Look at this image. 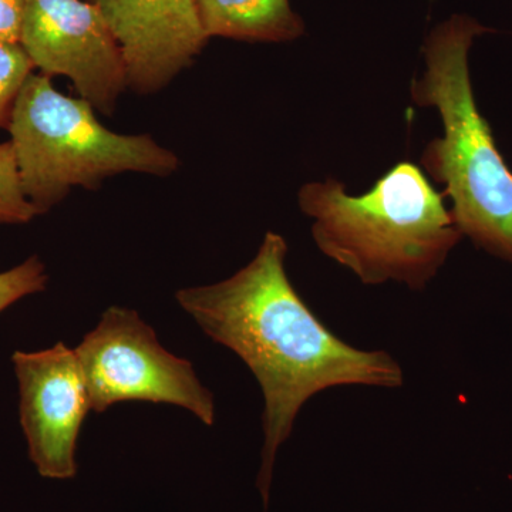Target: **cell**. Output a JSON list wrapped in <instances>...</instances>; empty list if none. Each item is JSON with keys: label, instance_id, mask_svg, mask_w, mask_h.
Returning a JSON list of instances; mask_svg holds the SVG:
<instances>
[{"label": "cell", "instance_id": "cell-9", "mask_svg": "<svg viewBox=\"0 0 512 512\" xmlns=\"http://www.w3.org/2000/svg\"><path fill=\"white\" fill-rule=\"evenodd\" d=\"M207 36L242 42L286 43L305 33L289 0H197Z\"/></svg>", "mask_w": 512, "mask_h": 512}, {"label": "cell", "instance_id": "cell-6", "mask_svg": "<svg viewBox=\"0 0 512 512\" xmlns=\"http://www.w3.org/2000/svg\"><path fill=\"white\" fill-rule=\"evenodd\" d=\"M19 43L40 74L67 77L94 110L114 113L128 87L126 63L93 2L29 0Z\"/></svg>", "mask_w": 512, "mask_h": 512}, {"label": "cell", "instance_id": "cell-5", "mask_svg": "<svg viewBox=\"0 0 512 512\" xmlns=\"http://www.w3.org/2000/svg\"><path fill=\"white\" fill-rule=\"evenodd\" d=\"M74 352L92 412L104 413L126 402L173 404L205 426L215 423L214 396L190 360L168 352L133 309L111 306Z\"/></svg>", "mask_w": 512, "mask_h": 512}, {"label": "cell", "instance_id": "cell-3", "mask_svg": "<svg viewBox=\"0 0 512 512\" xmlns=\"http://www.w3.org/2000/svg\"><path fill=\"white\" fill-rule=\"evenodd\" d=\"M488 29L454 15L431 30L423 45V74L410 96L439 111L443 134L421 153V168L441 184L463 237L512 264V171L478 110L470 74V50Z\"/></svg>", "mask_w": 512, "mask_h": 512}, {"label": "cell", "instance_id": "cell-13", "mask_svg": "<svg viewBox=\"0 0 512 512\" xmlns=\"http://www.w3.org/2000/svg\"><path fill=\"white\" fill-rule=\"evenodd\" d=\"M29 0H0V42L19 43Z\"/></svg>", "mask_w": 512, "mask_h": 512}, {"label": "cell", "instance_id": "cell-11", "mask_svg": "<svg viewBox=\"0 0 512 512\" xmlns=\"http://www.w3.org/2000/svg\"><path fill=\"white\" fill-rule=\"evenodd\" d=\"M35 70L20 43L0 42V128L8 127L20 90Z\"/></svg>", "mask_w": 512, "mask_h": 512}, {"label": "cell", "instance_id": "cell-12", "mask_svg": "<svg viewBox=\"0 0 512 512\" xmlns=\"http://www.w3.org/2000/svg\"><path fill=\"white\" fill-rule=\"evenodd\" d=\"M47 281L46 266L36 255L9 271L0 272V313L26 296L45 291Z\"/></svg>", "mask_w": 512, "mask_h": 512}, {"label": "cell", "instance_id": "cell-8", "mask_svg": "<svg viewBox=\"0 0 512 512\" xmlns=\"http://www.w3.org/2000/svg\"><path fill=\"white\" fill-rule=\"evenodd\" d=\"M119 43L128 87L151 94L194 63L210 37L197 0H90Z\"/></svg>", "mask_w": 512, "mask_h": 512}, {"label": "cell", "instance_id": "cell-2", "mask_svg": "<svg viewBox=\"0 0 512 512\" xmlns=\"http://www.w3.org/2000/svg\"><path fill=\"white\" fill-rule=\"evenodd\" d=\"M299 208L323 255L363 285L423 291L463 239L446 198L419 165L402 161L362 195L326 178L302 185Z\"/></svg>", "mask_w": 512, "mask_h": 512}, {"label": "cell", "instance_id": "cell-4", "mask_svg": "<svg viewBox=\"0 0 512 512\" xmlns=\"http://www.w3.org/2000/svg\"><path fill=\"white\" fill-rule=\"evenodd\" d=\"M20 181L39 215L76 187L92 190L124 173L167 177L180 158L148 134H119L100 123L92 104L60 93L52 77L32 74L8 124Z\"/></svg>", "mask_w": 512, "mask_h": 512}, {"label": "cell", "instance_id": "cell-1", "mask_svg": "<svg viewBox=\"0 0 512 512\" xmlns=\"http://www.w3.org/2000/svg\"><path fill=\"white\" fill-rule=\"evenodd\" d=\"M286 255V239L266 232L254 259L234 275L175 293L202 332L232 350L261 387L264 446L256 485L265 507L276 453L303 404L332 387L404 384L402 366L390 353L353 348L323 325L289 281Z\"/></svg>", "mask_w": 512, "mask_h": 512}, {"label": "cell", "instance_id": "cell-7", "mask_svg": "<svg viewBox=\"0 0 512 512\" xmlns=\"http://www.w3.org/2000/svg\"><path fill=\"white\" fill-rule=\"evenodd\" d=\"M19 383L20 426L40 476L69 480L77 473L76 447L92 412L82 367L64 343L12 356Z\"/></svg>", "mask_w": 512, "mask_h": 512}, {"label": "cell", "instance_id": "cell-10", "mask_svg": "<svg viewBox=\"0 0 512 512\" xmlns=\"http://www.w3.org/2000/svg\"><path fill=\"white\" fill-rule=\"evenodd\" d=\"M37 215L23 191L12 144L0 143V224H28Z\"/></svg>", "mask_w": 512, "mask_h": 512}]
</instances>
